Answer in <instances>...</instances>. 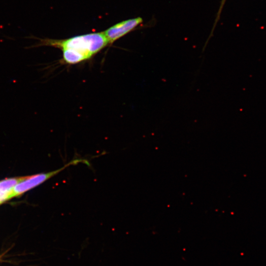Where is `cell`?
<instances>
[{"label":"cell","mask_w":266,"mask_h":266,"mask_svg":"<svg viewBox=\"0 0 266 266\" xmlns=\"http://www.w3.org/2000/svg\"><path fill=\"white\" fill-rule=\"evenodd\" d=\"M28 38L37 39L39 42L27 48L48 46L58 48L63 52V63L74 65L92 58L108 45L103 32L93 33L63 39L39 38L31 35Z\"/></svg>","instance_id":"1"},{"label":"cell","mask_w":266,"mask_h":266,"mask_svg":"<svg viewBox=\"0 0 266 266\" xmlns=\"http://www.w3.org/2000/svg\"><path fill=\"white\" fill-rule=\"evenodd\" d=\"M80 163L86 164L88 166L90 165L87 160L82 158H76L73 159L63 166L62 167L54 171L23 177V179L14 187L12 192V198L18 196L39 185L52 177H53L59 172L64 170L68 166L71 165H76Z\"/></svg>","instance_id":"2"},{"label":"cell","mask_w":266,"mask_h":266,"mask_svg":"<svg viewBox=\"0 0 266 266\" xmlns=\"http://www.w3.org/2000/svg\"><path fill=\"white\" fill-rule=\"evenodd\" d=\"M143 22L140 17H137L119 22L103 32L108 45L133 30Z\"/></svg>","instance_id":"3"},{"label":"cell","mask_w":266,"mask_h":266,"mask_svg":"<svg viewBox=\"0 0 266 266\" xmlns=\"http://www.w3.org/2000/svg\"><path fill=\"white\" fill-rule=\"evenodd\" d=\"M23 178H9L0 181V204L12 198L14 187Z\"/></svg>","instance_id":"4"},{"label":"cell","mask_w":266,"mask_h":266,"mask_svg":"<svg viewBox=\"0 0 266 266\" xmlns=\"http://www.w3.org/2000/svg\"><path fill=\"white\" fill-rule=\"evenodd\" d=\"M226 0H221V1L220 2V6L219 7V9H218V11L217 12L216 18L215 19V22H214V23L213 24V26L212 27V29L211 30V33L210 34V36H212V35L213 34V33L214 32V29L215 28V27L217 25V24L218 21L219 20L222 11L223 10V7H224L225 3H226Z\"/></svg>","instance_id":"5"}]
</instances>
